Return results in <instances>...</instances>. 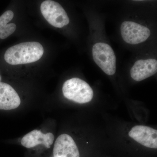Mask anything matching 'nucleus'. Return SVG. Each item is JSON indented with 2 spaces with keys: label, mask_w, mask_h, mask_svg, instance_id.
Segmentation results:
<instances>
[{
  "label": "nucleus",
  "mask_w": 157,
  "mask_h": 157,
  "mask_svg": "<svg viewBox=\"0 0 157 157\" xmlns=\"http://www.w3.org/2000/svg\"><path fill=\"white\" fill-rule=\"evenodd\" d=\"M157 61L155 59L138 60L131 70L132 78L136 81L144 80L157 73Z\"/></svg>",
  "instance_id": "obj_8"
},
{
  "label": "nucleus",
  "mask_w": 157,
  "mask_h": 157,
  "mask_svg": "<svg viewBox=\"0 0 157 157\" xmlns=\"http://www.w3.org/2000/svg\"><path fill=\"white\" fill-rule=\"evenodd\" d=\"M63 93L65 98L78 104L90 102L94 96V92L89 85L78 78H70L65 82Z\"/></svg>",
  "instance_id": "obj_2"
},
{
  "label": "nucleus",
  "mask_w": 157,
  "mask_h": 157,
  "mask_svg": "<svg viewBox=\"0 0 157 157\" xmlns=\"http://www.w3.org/2000/svg\"><path fill=\"white\" fill-rule=\"evenodd\" d=\"M43 53L44 48L39 42H22L8 48L4 58L10 65L25 64L37 61Z\"/></svg>",
  "instance_id": "obj_1"
},
{
  "label": "nucleus",
  "mask_w": 157,
  "mask_h": 157,
  "mask_svg": "<svg viewBox=\"0 0 157 157\" xmlns=\"http://www.w3.org/2000/svg\"><path fill=\"white\" fill-rule=\"evenodd\" d=\"M123 39L128 44L135 45L146 41L151 35L149 29L133 21H124L121 27Z\"/></svg>",
  "instance_id": "obj_5"
},
{
  "label": "nucleus",
  "mask_w": 157,
  "mask_h": 157,
  "mask_svg": "<svg viewBox=\"0 0 157 157\" xmlns=\"http://www.w3.org/2000/svg\"><path fill=\"white\" fill-rule=\"evenodd\" d=\"M129 136L138 143L149 148H157V131L151 127L137 125L129 132Z\"/></svg>",
  "instance_id": "obj_6"
},
{
  "label": "nucleus",
  "mask_w": 157,
  "mask_h": 157,
  "mask_svg": "<svg viewBox=\"0 0 157 157\" xmlns=\"http://www.w3.org/2000/svg\"><path fill=\"white\" fill-rule=\"evenodd\" d=\"M54 157H79V151L73 138L62 134L57 138L53 148Z\"/></svg>",
  "instance_id": "obj_7"
},
{
  "label": "nucleus",
  "mask_w": 157,
  "mask_h": 157,
  "mask_svg": "<svg viewBox=\"0 0 157 157\" xmlns=\"http://www.w3.org/2000/svg\"><path fill=\"white\" fill-rule=\"evenodd\" d=\"M54 136L51 133L44 134L41 131L35 130L25 135L21 140L23 146L31 148L39 144H42L49 148L53 143Z\"/></svg>",
  "instance_id": "obj_10"
},
{
  "label": "nucleus",
  "mask_w": 157,
  "mask_h": 157,
  "mask_svg": "<svg viewBox=\"0 0 157 157\" xmlns=\"http://www.w3.org/2000/svg\"><path fill=\"white\" fill-rule=\"evenodd\" d=\"M94 61L101 70L108 75L115 74L116 58L110 45L98 42L94 45L92 50Z\"/></svg>",
  "instance_id": "obj_3"
},
{
  "label": "nucleus",
  "mask_w": 157,
  "mask_h": 157,
  "mask_svg": "<svg viewBox=\"0 0 157 157\" xmlns=\"http://www.w3.org/2000/svg\"><path fill=\"white\" fill-rule=\"evenodd\" d=\"M20 104V98L15 90L10 85L0 82V109H16Z\"/></svg>",
  "instance_id": "obj_9"
},
{
  "label": "nucleus",
  "mask_w": 157,
  "mask_h": 157,
  "mask_svg": "<svg viewBox=\"0 0 157 157\" xmlns=\"http://www.w3.org/2000/svg\"><path fill=\"white\" fill-rule=\"evenodd\" d=\"M14 16L13 11L9 10L0 16V39H6L15 32L16 25L14 23L8 24Z\"/></svg>",
  "instance_id": "obj_11"
},
{
  "label": "nucleus",
  "mask_w": 157,
  "mask_h": 157,
  "mask_svg": "<svg viewBox=\"0 0 157 157\" xmlns=\"http://www.w3.org/2000/svg\"><path fill=\"white\" fill-rule=\"evenodd\" d=\"M40 10L45 19L55 27L62 28L70 22V19L64 9L55 1H44L41 4Z\"/></svg>",
  "instance_id": "obj_4"
}]
</instances>
